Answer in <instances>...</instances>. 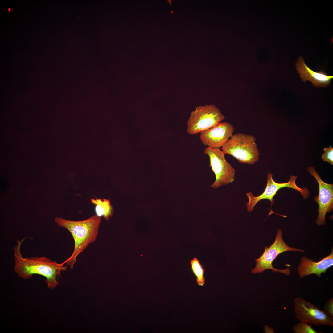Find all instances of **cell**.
I'll return each instance as SVG.
<instances>
[{"label":"cell","instance_id":"cell-7","mask_svg":"<svg viewBox=\"0 0 333 333\" xmlns=\"http://www.w3.org/2000/svg\"><path fill=\"white\" fill-rule=\"evenodd\" d=\"M273 176L271 173H268L266 187L264 191L261 195L255 197L251 192L246 193L247 196L249 199V201L246 204L248 211L251 212L253 211V208L257 203L264 199L270 200L271 205H272L274 203L273 197L277 191L280 189L285 187L291 188L298 191L301 193L304 200L307 199L310 195V191L306 187L301 188L296 184L295 181L297 176L290 175L288 182L280 183L275 182L273 179Z\"/></svg>","mask_w":333,"mask_h":333},{"label":"cell","instance_id":"cell-4","mask_svg":"<svg viewBox=\"0 0 333 333\" xmlns=\"http://www.w3.org/2000/svg\"><path fill=\"white\" fill-rule=\"evenodd\" d=\"M282 234L281 230L279 229L273 243L269 247H265L264 251L262 255L259 258L255 259V267L251 271L253 273H261L266 270L270 269L273 272H278L286 275L291 274V271L288 268L282 269L274 268L272 265L273 261L279 254L286 251L303 252L305 251L289 246L284 241Z\"/></svg>","mask_w":333,"mask_h":333},{"label":"cell","instance_id":"cell-11","mask_svg":"<svg viewBox=\"0 0 333 333\" xmlns=\"http://www.w3.org/2000/svg\"><path fill=\"white\" fill-rule=\"evenodd\" d=\"M333 265V250L327 257L318 262H314L310 258L303 256L297 267L298 273L299 277L312 274L320 277L322 273H325L328 269Z\"/></svg>","mask_w":333,"mask_h":333},{"label":"cell","instance_id":"cell-14","mask_svg":"<svg viewBox=\"0 0 333 333\" xmlns=\"http://www.w3.org/2000/svg\"><path fill=\"white\" fill-rule=\"evenodd\" d=\"M190 263L192 271L196 277L197 283L200 286H203L205 280L204 277V270L203 267L196 257L191 260Z\"/></svg>","mask_w":333,"mask_h":333},{"label":"cell","instance_id":"cell-13","mask_svg":"<svg viewBox=\"0 0 333 333\" xmlns=\"http://www.w3.org/2000/svg\"><path fill=\"white\" fill-rule=\"evenodd\" d=\"M95 205L96 214L100 217H103L106 220H108L113 213V209L109 200L101 199L97 198L91 200Z\"/></svg>","mask_w":333,"mask_h":333},{"label":"cell","instance_id":"cell-17","mask_svg":"<svg viewBox=\"0 0 333 333\" xmlns=\"http://www.w3.org/2000/svg\"><path fill=\"white\" fill-rule=\"evenodd\" d=\"M323 310L329 315L333 317V298L328 299L324 306Z\"/></svg>","mask_w":333,"mask_h":333},{"label":"cell","instance_id":"cell-15","mask_svg":"<svg viewBox=\"0 0 333 333\" xmlns=\"http://www.w3.org/2000/svg\"><path fill=\"white\" fill-rule=\"evenodd\" d=\"M295 333H318L312 328V325L305 322L299 321L292 328Z\"/></svg>","mask_w":333,"mask_h":333},{"label":"cell","instance_id":"cell-3","mask_svg":"<svg viewBox=\"0 0 333 333\" xmlns=\"http://www.w3.org/2000/svg\"><path fill=\"white\" fill-rule=\"evenodd\" d=\"M256 140L253 135L239 133L233 134L222 146V150L240 163L253 164L259 160L260 155Z\"/></svg>","mask_w":333,"mask_h":333},{"label":"cell","instance_id":"cell-2","mask_svg":"<svg viewBox=\"0 0 333 333\" xmlns=\"http://www.w3.org/2000/svg\"><path fill=\"white\" fill-rule=\"evenodd\" d=\"M101 217L95 215L86 220L72 221L56 217L55 222L59 226L67 229L71 234L74 241V249L71 256L64 262L70 269L74 268L76 258L89 244L96 240L99 232Z\"/></svg>","mask_w":333,"mask_h":333},{"label":"cell","instance_id":"cell-10","mask_svg":"<svg viewBox=\"0 0 333 333\" xmlns=\"http://www.w3.org/2000/svg\"><path fill=\"white\" fill-rule=\"evenodd\" d=\"M234 130L231 124L220 122L201 132L200 139L204 145L211 148H220L233 135Z\"/></svg>","mask_w":333,"mask_h":333},{"label":"cell","instance_id":"cell-12","mask_svg":"<svg viewBox=\"0 0 333 333\" xmlns=\"http://www.w3.org/2000/svg\"><path fill=\"white\" fill-rule=\"evenodd\" d=\"M295 66L302 81H310L313 86L317 88L328 86L333 78V76L328 75L323 71L315 72L311 70L306 64L302 56L298 57Z\"/></svg>","mask_w":333,"mask_h":333},{"label":"cell","instance_id":"cell-5","mask_svg":"<svg viewBox=\"0 0 333 333\" xmlns=\"http://www.w3.org/2000/svg\"><path fill=\"white\" fill-rule=\"evenodd\" d=\"M225 117L214 105H199L191 113L187 123V131L192 135L201 133L215 126Z\"/></svg>","mask_w":333,"mask_h":333},{"label":"cell","instance_id":"cell-6","mask_svg":"<svg viewBox=\"0 0 333 333\" xmlns=\"http://www.w3.org/2000/svg\"><path fill=\"white\" fill-rule=\"evenodd\" d=\"M204 152L209 158V166L216 176L211 187L216 189L232 183L235 180V169L226 161L224 153L220 148L209 147L205 149Z\"/></svg>","mask_w":333,"mask_h":333},{"label":"cell","instance_id":"cell-1","mask_svg":"<svg viewBox=\"0 0 333 333\" xmlns=\"http://www.w3.org/2000/svg\"><path fill=\"white\" fill-rule=\"evenodd\" d=\"M24 240H17V245L14 248V271L19 277L25 279L31 278L34 274L42 275L46 278L45 282L48 288L54 289L59 283L57 277L60 276L61 271L66 270L67 267L45 257H23L20 249Z\"/></svg>","mask_w":333,"mask_h":333},{"label":"cell","instance_id":"cell-8","mask_svg":"<svg viewBox=\"0 0 333 333\" xmlns=\"http://www.w3.org/2000/svg\"><path fill=\"white\" fill-rule=\"evenodd\" d=\"M294 311L299 321L317 326H333V317L302 297L295 298Z\"/></svg>","mask_w":333,"mask_h":333},{"label":"cell","instance_id":"cell-18","mask_svg":"<svg viewBox=\"0 0 333 333\" xmlns=\"http://www.w3.org/2000/svg\"><path fill=\"white\" fill-rule=\"evenodd\" d=\"M7 11L8 12L10 11V12H14L13 11V9L12 8H8V9L7 10Z\"/></svg>","mask_w":333,"mask_h":333},{"label":"cell","instance_id":"cell-16","mask_svg":"<svg viewBox=\"0 0 333 333\" xmlns=\"http://www.w3.org/2000/svg\"><path fill=\"white\" fill-rule=\"evenodd\" d=\"M324 153L322 154L321 159L327 162L331 165H333V148L330 146L329 147L323 148Z\"/></svg>","mask_w":333,"mask_h":333},{"label":"cell","instance_id":"cell-9","mask_svg":"<svg viewBox=\"0 0 333 333\" xmlns=\"http://www.w3.org/2000/svg\"><path fill=\"white\" fill-rule=\"evenodd\" d=\"M307 171L315 179L319 187L318 195L314 198L319 205V214L315 223L319 226L325 225L326 213L333 210V184L323 181L314 167L309 166Z\"/></svg>","mask_w":333,"mask_h":333}]
</instances>
